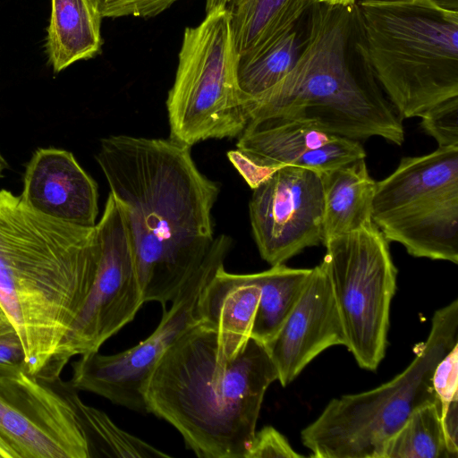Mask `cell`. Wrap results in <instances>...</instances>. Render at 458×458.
I'll list each match as a JSON object with an SVG mask.
<instances>
[{
	"instance_id": "obj_1",
	"label": "cell",
	"mask_w": 458,
	"mask_h": 458,
	"mask_svg": "<svg viewBox=\"0 0 458 458\" xmlns=\"http://www.w3.org/2000/svg\"><path fill=\"white\" fill-rule=\"evenodd\" d=\"M97 161L123 221L144 302L165 307L201 267L215 237L218 185L171 139L112 135Z\"/></svg>"
},
{
	"instance_id": "obj_2",
	"label": "cell",
	"mask_w": 458,
	"mask_h": 458,
	"mask_svg": "<svg viewBox=\"0 0 458 458\" xmlns=\"http://www.w3.org/2000/svg\"><path fill=\"white\" fill-rule=\"evenodd\" d=\"M95 226L45 216L0 191V307L32 375L48 365L89 296L99 259Z\"/></svg>"
},
{
	"instance_id": "obj_3",
	"label": "cell",
	"mask_w": 458,
	"mask_h": 458,
	"mask_svg": "<svg viewBox=\"0 0 458 458\" xmlns=\"http://www.w3.org/2000/svg\"><path fill=\"white\" fill-rule=\"evenodd\" d=\"M277 380L265 345L250 338L226 359L199 323L163 354L144 389L148 412L171 424L199 458H245L263 399Z\"/></svg>"
},
{
	"instance_id": "obj_4",
	"label": "cell",
	"mask_w": 458,
	"mask_h": 458,
	"mask_svg": "<svg viewBox=\"0 0 458 458\" xmlns=\"http://www.w3.org/2000/svg\"><path fill=\"white\" fill-rule=\"evenodd\" d=\"M308 14L296 64L278 83L246 102L250 121L302 119L353 140L377 136L401 146L402 118L374 79L362 68L355 71L349 61L352 7L317 2Z\"/></svg>"
},
{
	"instance_id": "obj_5",
	"label": "cell",
	"mask_w": 458,
	"mask_h": 458,
	"mask_svg": "<svg viewBox=\"0 0 458 458\" xmlns=\"http://www.w3.org/2000/svg\"><path fill=\"white\" fill-rule=\"evenodd\" d=\"M352 18L361 68L401 118L458 98L456 0H357Z\"/></svg>"
},
{
	"instance_id": "obj_6",
	"label": "cell",
	"mask_w": 458,
	"mask_h": 458,
	"mask_svg": "<svg viewBox=\"0 0 458 458\" xmlns=\"http://www.w3.org/2000/svg\"><path fill=\"white\" fill-rule=\"evenodd\" d=\"M430 332L411 364L371 390L332 399L301 432L316 458H383L385 447L419 408L438 402L432 376L458 344V301L437 310Z\"/></svg>"
},
{
	"instance_id": "obj_7",
	"label": "cell",
	"mask_w": 458,
	"mask_h": 458,
	"mask_svg": "<svg viewBox=\"0 0 458 458\" xmlns=\"http://www.w3.org/2000/svg\"><path fill=\"white\" fill-rule=\"evenodd\" d=\"M238 55L225 6L206 13L186 27L166 108L170 139L192 145L239 137L249 123L237 80Z\"/></svg>"
},
{
	"instance_id": "obj_8",
	"label": "cell",
	"mask_w": 458,
	"mask_h": 458,
	"mask_svg": "<svg viewBox=\"0 0 458 458\" xmlns=\"http://www.w3.org/2000/svg\"><path fill=\"white\" fill-rule=\"evenodd\" d=\"M372 219L416 258L458 263V147L403 157L376 182Z\"/></svg>"
},
{
	"instance_id": "obj_9",
	"label": "cell",
	"mask_w": 458,
	"mask_h": 458,
	"mask_svg": "<svg viewBox=\"0 0 458 458\" xmlns=\"http://www.w3.org/2000/svg\"><path fill=\"white\" fill-rule=\"evenodd\" d=\"M321 262L343 327L345 344L358 365L375 370L387 344L389 312L397 269L389 242L375 225L324 243Z\"/></svg>"
},
{
	"instance_id": "obj_10",
	"label": "cell",
	"mask_w": 458,
	"mask_h": 458,
	"mask_svg": "<svg viewBox=\"0 0 458 458\" xmlns=\"http://www.w3.org/2000/svg\"><path fill=\"white\" fill-rule=\"evenodd\" d=\"M233 240L225 234L215 238L214 245L201 267L188 279L171 301L163 307L162 318L155 331L130 349L115 354L98 352L81 355L72 363V376L67 384L77 391H87L106 398L114 404L147 413L144 389L163 354L180 337L200 323L198 313L199 295L216 270L225 264Z\"/></svg>"
},
{
	"instance_id": "obj_11",
	"label": "cell",
	"mask_w": 458,
	"mask_h": 458,
	"mask_svg": "<svg viewBox=\"0 0 458 458\" xmlns=\"http://www.w3.org/2000/svg\"><path fill=\"white\" fill-rule=\"evenodd\" d=\"M57 384L25 365L0 370V458L98 457L66 382Z\"/></svg>"
},
{
	"instance_id": "obj_12",
	"label": "cell",
	"mask_w": 458,
	"mask_h": 458,
	"mask_svg": "<svg viewBox=\"0 0 458 458\" xmlns=\"http://www.w3.org/2000/svg\"><path fill=\"white\" fill-rule=\"evenodd\" d=\"M96 233L99 259L89 296L48 365L37 376L54 384L76 355L98 352L132 321L144 303L130 242L119 208L109 193Z\"/></svg>"
},
{
	"instance_id": "obj_13",
	"label": "cell",
	"mask_w": 458,
	"mask_h": 458,
	"mask_svg": "<svg viewBox=\"0 0 458 458\" xmlns=\"http://www.w3.org/2000/svg\"><path fill=\"white\" fill-rule=\"evenodd\" d=\"M252 190L251 230L261 258L271 267L322 243L324 192L319 173L283 166Z\"/></svg>"
},
{
	"instance_id": "obj_14",
	"label": "cell",
	"mask_w": 458,
	"mask_h": 458,
	"mask_svg": "<svg viewBox=\"0 0 458 458\" xmlns=\"http://www.w3.org/2000/svg\"><path fill=\"white\" fill-rule=\"evenodd\" d=\"M228 158L251 189L283 166L322 173L366 157L360 141L327 132L308 120L268 116L251 120Z\"/></svg>"
},
{
	"instance_id": "obj_15",
	"label": "cell",
	"mask_w": 458,
	"mask_h": 458,
	"mask_svg": "<svg viewBox=\"0 0 458 458\" xmlns=\"http://www.w3.org/2000/svg\"><path fill=\"white\" fill-rule=\"evenodd\" d=\"M345 338L330 283L320 263L310 276L298 301L276 335L264 344L277 380L288 386L319 353Z\"/></svg>"
},
{
	"instance_id": "obj_16",
	"label": "cell",
	"mask_w": 458,
	"mask_h": 458,
	"mask_svg": "<svg viewBox=\"0 0 458 458\" xmlns=\"http://www.w3.org/2000/svg\"><path fill=\"white\" fill-rule=\"evenodd\" d=\"M21 199L35 211L81 227H94L98 186L64 149L38 148L26 165Z\"/></svg>"
},
{
	"instance_id": "obj_17",
	"label": "cell",
	"mask_w": 458,
	"mask_h": 458,
	"mask_svg": "<svg viewBox=\"0 0 458 458\" xmlns=\"http://www.w3.org/2000/svg\"><path fill=\"white\" fill-rule=\"evenodd\" d=\"M260 295L258 273L232 274L221 266L198 301L200 323L217 334L226 359L234 358L250 338Z\"/></svg>"
},
{
	"instance_id": "obj_18",
	"label": "cell",
	"mask_w": 458,
	"mask_h": 458,
	"mask_svg": "<svg viewBox=\"0 0 458 458\" xmlns=\"http://www.w3.org/2000/svg\"><path fill=\"white\" fill-rule=\"evenodd\" d=\"M324 192L323 240L375 225L372 219L376 182L365 158L320 173Z\"/></svg>"
},
{
	"instance_id": "obj_19",
	"label": "cell",
	"mask_w": 458,
	"mask_h": 458,
	"mask_svg": "<svg viewBox=\"0 0 458 458\" xmlns=\"http://www.w3.org/2000/svg\"><path fill=\"white\" fill-rule=\"evenodd\" d=\"M318 0H229L238 61H248L294 30Z\"/></svg>"
},
{
	"instance_id": "obj_20",
	"label": "cell",
	"mask_w": 458,
	"mask_h": 458,
	"mask_svg": "<svg viewBox=\"0 0 458 458\" xmlns=\"http://www.w3.org/2000/svg\"><path fill=\"white\" fill-rule=\"evenodd\" d=\"M101 20L91 0H51L45 47L54 72L101 52Z\"/></svg>"
},
{
	"instance_id": "obj_21",
	"label": "cell",
	"mask_w": 458,
	"mask_h": 458,
	"mask_svg": "<svg viewBox=\"0 0 458 458\" xmlns=\"http://www.w3.org/2000/svg\"><path fill=\"white\" fill-rule=\"evenodd\" d=\"M311 268H293L284 264L258 273L260 295L250 338L266 344L279 331L302 293Z\"/></svg>"
},
{
	"instance_id": "obj_22",
	"label": "cell",
	"mask_w": 458,
	"mask_h": 458,
	"mask_svg": "<svg viewBox=\"0 0 458 458\" xmlns=\"http://www.w3.org/2000/svg\"><path fill=\"white\" fill-rule=\"evenodd\" d=\"M302 45L303 39L294 29L254 58L238 61L237 80L245 104L271 89L293 68Z\"/></svg>"
},
{
	"instance_id": "obj_23",
	"label": "cell",
	"mask_w": 458,
	"mask_h": 458,
	"mask_svg": "<svg viewBox=\"0 0 458 458\" xmlns=\"http://www.w3.org/2000/svg\"><path fill=\"white\" fill-rule=\"evenodd\" d=\"M383 458H450L441 426L440 403L412 412L387 442Z\"/></svg>"
},
{
	"instance_id": "obj_24",
	"label": "cell",
	"mask_w": 458,
	"mask_h": 458,
	"mask_svg": "<svg viewBox=\"0 0 458 458\" xmlns=\"http://www.w3.org/2000/svg\"><path fill=\"white\" fill-rule=\"evenodd\" d=\"M420 118L421 127L438 147H458V98L433 107Z\"/></svg>"
},
{
	"instance_id": "obj_25",
	"label": "cell",
	"mask_w": 458,
	"mask_h": 458,
	"mask_svg": "<svg viewBox=\"0 0 458 458\" xmlns=\"http://www.w3.org/2000/svg\"><path fill=\"white\" fill-rule=\"evenodd\" d=\"M180 0H91L102 18L155 17Z\"/></svg>"
},
{
	"instance_id": "obj_26",
	"label": "cell",
	"mask_w": 458,
	"mask_h": 458,
	"mask_svg": "<svg viewBox=\"0 0 458 458\" xmlns=\"http://www.w3.org/2000/svg\"><path fill=\"white\" fill-rule=\"evenodd\" d=\"M432 386L440 403V414L458 396V344L437 363L432 376Z\"/></svg>"
},
{
	"instance_id": "obj_27",
	"label": "cell",
	"mask_w": 458,
	"mask_h": 458,
	"mask_svg": "<svg viewBox=\"0 0 458 458\" xmlns=\"http://www.w3.org/2000/svg\"><path fill=\"white\" fill-rule=\"evenodd\" d=\"M287 457L299 458L298 454L289 444L285 437L272 426H266L255 432L245 458Z\"/></svg>"
},
{
	"instance_id": "obj_28",
	"label": "cell",
	"mask_w": 458,
	"mask_h": 458,
	"mask_svg": "<svg viewBox=\"0 0 458 458\" xmlns=\"http://www.w3.org/2000/svg\"><path fill=\"white\" fill-rule=\"evenodd\" d=\"M441 426L446 450L450 458L458 457V396L440 414Z\"/></svg>"
},
{
	"instance_id": "obj_29",
	"label": "cell",
	"mask_w": 458,
	"mask_h": 458,
	"mask_svg": "<svg viewBox=\"0 0 458 458\" xmlns=\"http://www.w3.org/2000/svg\"><path fill=\"white\" fill-rule=\"evenodd\" d=\"M24 353L15 332L0 335V370L23 366Z\"/></svg>"
},
{
	"instance_id": "obj_30",
	"label": "cell",
	"mask_w": 458,
	"mask_h": 458,
	"mask_svg": "<svg viewBox=\"0 0 458 458\" xmlns=\"http://www.w3.org/2000/svg\"><path fill=\"white\" fill-rule=\"evenodd\" d=\"M15 332L9 318L0 307V335Z\"/></svg>"
},
{
	"instance_id": "obj_31",
	"label": "cell",
	"mask_w": 458,
	"mask_h": 458,
	"mask_svg": "<svg viewBox=\"0 0 458 458\" xmlns=\"http://www.w3.org/2000/svg\"><path fill=\"white\" fill-rule=\"evenodd\" d=\"M318 2L335 6L352 7L357 0H318Z\"/></svg>"
},
{
	"instance_id": "obj_32",
	"label": "cell",
	"mask_w": 458,
	"mask_h": 458,
	"mask_svg": "<svg viewBox=\"0 0 458 458\" xmlns=\"http://www.w3.org/2000/svg\"><path fill=\"white\" fill-rule=\"evenodd\" d=\"M229 0H208V3L214 6L226 5Z\"/></svg>"
},
{
	"instance_id": "obj_33",
	"label": "cell",
	"mask_w": 458,
	"mask_h": 458,
	"mask_svg": "<svg viewBox=\"0 0 458 458\" xmlns=\"http://www.w3.org/2000/svg\"><path fill=\"white\" fill-rule=\"evenodd\" d=\"M6 163L0 154V177L2 176L3 170L5 168Z\"/></svg>"
}]
</instances>
